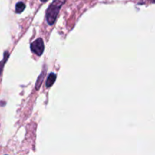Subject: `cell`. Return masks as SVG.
Segmentation results:
<instances>
[{"mask_svg": "<svg viewBox=\"0 0 155 155\" xmlns=\"http://www.w3.org/2000/svg\"><path fill=\"white\" fill-rule=\"evenodd\" d=\"M65 0H54L48 6L46 11V20L49 25L54 24L57 16L59 13V10L64 3Z\"/></svg>", "mask_w": 155, "mask_h": 155, "instance_id": "cell-1", "label": "cell"}, {"mask_svg": "<svg viewBox=\"0 0 155 155\" xmlns=\"http://www.w3.org/2000/svg\"><path fill=\"white\" fill-rule=\"evenodd\" d=\"M30 48H31V51L36 54L39 56L42 55L44 51V49H45L43 40L41 38H39L36 40H35L30 45Z\"/></svg>", "mask_w": 155, "mask_h": 155, "instance_id": "cell-2", "label": "cell"}, {"mask_svg": "<svg viewBox=\"0 0 155 155\" xmlns=\"http://www.w3.org/2000/svg\"><path fill=\"white\" fill-rule=\"evenodd\" d=\"M56 80V74L54 73H51V74L48 75V78H47L46 83H45V86L47 88H49L54 84V83Z\"/></svg>", "mask_w": 155, "mask_h": 155, "instance_id": "cell-3", "label": "cell"}, {"mask_svg": "<svg viewBox=\"0 0 155 155\" xmlns=\"http://www.w3.org/2000/svg\"><path fill=\"white\" fill-rule=\"evenodd\" d=\"M25 4H24V2H19L17 3L16 5H15V12L18 14L21 13V12L25 9Z\"/></svg>", "mask_w": 155, "mask_h": 155, "instance_id": "cell-4", "label": "cell"}, {"mask_svg": "<svg viewBox=\"0 0 155 155\" xmlns=\"http://www.w3.org/2000/svg\"><path fill=\"white\" fill-rule=\"evenodd\" d=\"M45 70H43V71H42V74L39 75V78H38L37 81H36V90H38V89H39V87H40L41 85H42V81H43L44 78H45Z\"/></svg>", "mask_w": 155, "mask_h": 155, "instance_id": "cell-5", "label": "cell"}, {"mask_svg": "<svg viewBox=\"0 0 155 155\" xmlns=\"http://www.w3.org/2000/svg\"><path fill=\"white\" fill-rule=\"evenodd\" d=\"M8 58V53H7V51H6V52L5 53V58H4V59H3V60L1 62H0V75H1L2 72L3 67H4L5 63L6 61H7Z\"/></svg>", "mask_w": 155, "mask_h": 155, "instance_id": "cell-6", "label": "cell"}, {"mask_svg": "<svg viewBox=\"0 0 155 155\" xmlns=\"http://www.w3.org/2000/svg\"><path fill=\"white\" fill-rule=\"evenodd\" d=\"M46 1H48V0H41V2H45Z\"/></svg>", "mask_w": 155, "mask_h": 155, "instance_id": "cell-7", "label": "cell"}]
</instances>
